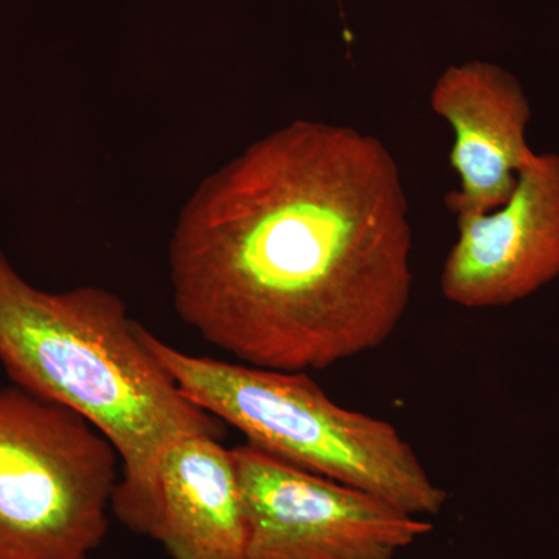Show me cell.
<instances>
[{"label":"cell","mask_w":559,"mask_h":559,"mask_svg":"<svg viewBox=\"0 0 559 559\" xmlns=\"http://www.w3.org/2000/svg\"><path fill=\"white\" fill-rule=\"evenodd\" d=\"M403 180L374 135L296 120L202 180L168 248L180 320L246 366L329 369L380 348L409 307Z\"/></svg>","instance_id":"cell-1"},{"label":"cell","mask_w":559,"mask_h":559,"mask_svg":"<svg viewBox=\"0 0 559 559\" xmlns=\"http://www.w3.org/2000/svg\"><path fill=\"white\" fill-rule=\"evenodd\" d=\"M0 366L14 388L68 407L112 443L121 465L112 498L142 491L173 440L224 433L219 419L180 392L117 294L39 289L2 250Z\"/></svg>","instance_id":"cell-2"},{"label":"cell","mask_w":559,"mask_h":559,"mask_svg":"<svg viewBox=\"0 0 559 559\" xmlns=\"http://www.w3.org/2000/svg\"><path fill=\"white\" fill-rule=\"evenodd\" d=\"M142 337L180 392L246 443L296 468L439 514L448 495L384 419L345 409L305 371H278L180 352L142 326Z\"/></svg>","instance_id":"cell-3"},{"label":"cell","mask_w":559,"mask_h":559,"mask_svg":"<svg viewBox=\"0 0 559 559\" xmlns=\"http://www.w3.org/2000/svg\"><path fill=\"white\" fill-rule=\"evenodd\" d=\"M119 466L81 415L0 390V559H90L108 533Z\"/></svg>","instance_id":"cell-4"},{"label":"cell","mask_w":559,"mask_h":559,"mask_svg":"<svg viewBox=\"0 0 559 559\" xmlns=\"http://www.w3.org/2000/svg\"><path fill=\"white\" fill-rule=\"evenodd\" d=\"M245 514V559H393L429 522L364 489L231 448Z\"/></svg>","instance_id":"cell-5"},{"label":"cell","mask_w":559,"mask_h":559,"mask_svg":"<svg viewBox=\"0 0 559 559\" xmlns=\"http://www.w3.org/2000/svg\"><path fill=\"white\" fill-rule=\"evenodd\" d=\"M441 293L459 307H507L559 277V156L536 154L503 207L457 216Z\"/></svg>","instance_id":"cell-6"},{"label":"cell","mask_w":559,"mask_h":559,"mask_svg":"<svg viewBox=\"0 0 559 559\" xmlns=\"http://www.w3.org/2000/svg\"><path fill=\"white\" fill-rule=\"evenodd\" d=\"M110 513L171 559H245V514L234 452L218 437L168 444L142 491L112 498Z\"/></svg>","instance_id":"cell-7"},{"label":"cell","mask_w":559,"mask_h":559,"mask_svg":"<svg viewBox=\"0 0 559 559\" xmlns=\"http://www.w3.org/2000/svg\"><path fill=\"white\" fill-rule=\"evenodd\" d=\"M430 106L454 130L450 162L460 187L444 198L448 209L459 216L503 207L536 156L527 143L532 109L520 81L488 61L451 66L433 84Z\"/></svg>","instance_id":"cell-8"},{"label":"cell","mask_w":559,"mask_h":559,"mask_svg":"<svg viewBox=\"0 0 559 559\" xmlns=\"http://www.w3.org/2000/svg\"><path fill=\"white\" fill-rule=\"evenodd\" d=\"M558 476H559V469H558Z\"/></svg>","instance_id":"cell-9"}]
</instances>
